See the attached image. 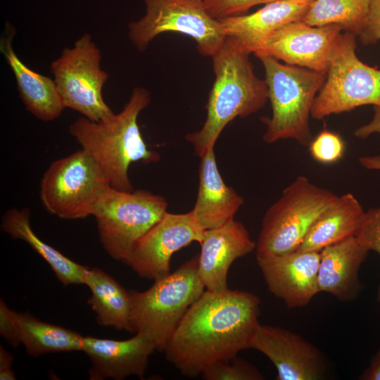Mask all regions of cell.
I'll return each mask as SVG.
<instances>
[{"instance_id": "cell-1", "label": "cell", "mask_w": 380, "mask_h": 380, "mask_svg": "<svg viewBox=\"0 0 380 380\" xmlns=\"http://www.w3.org/2000/svg\"><path fill=\"white\" fill-rule=\"evenodd\" d=\"M260 299L250 292L204 291L189 307L165 350L184 376L196 378L217 361L251 348L260 324Z\"/></svg>"}, {"instance_id": "cell-2", "label": "cell", "mask_w": 380, "mask_h": 380, "mask_svg": "<svg viewBox=\"0 0 380 380\" xmlns=\"http://www.w3.org/2000/svg\"><path fill=\"white\" fill-rule=\"evenodd\" d=\"M249 55L236 41L227 37L212 57L215 81L205 106L206 119L198 131L185 136L199 158L214 148L228 123L259 110L268 99L265 80L255 74Z\"/></svg>"}, {"instance_id": "cell-3", "label": "cell", "mask_w": 380, "mask_h": 380, "mask_svg": "<svg viewBox=\"0 0 380 380\" xmlns=\"http://www.w3.org/2000/svg\"><path fill=\"white\" fill-rule=\"evenodd\" d=\"M150 101L149 91L137 87L119 113L99 122L82 116L69 127L70 135L96 161L115 189L133 191L128 175L131 163L160 160L157 152L148 148L138 125L139 115Z\"/></svg>"}, {"instance_id": "cell-4", "label": "cell", "mask_w": 380, "mask_h": 380, "mask_svg": "<svg viewBox=\"0 0 380 380\" xmlns=\"http://www.w3.org/2000/svg\"><path fill=\"white\" fill-rule=\"evenodd\" d=\"M265 72L272 114L264 120V141L272 144L293 139L303 146L312 141L309 119L315 99L322 88L325 72L286 63L267 55L257 56Z\"/></svg>"}, {"instance_id": "cell-5", "label": "cell", "mask_w": 380, "mask_h": 380, "mask_svg": "<svg viewBox=\"0 0 380 380\" xmlns=\"http://www.w3.org/2000/svg\"><path fill=\"white\" fill-rule=\"evenodd\" d=\"M198 264V255L147 290L129 291L132 332L148 338L156 350L165 351L187 310L204 292Z\"/></svg>"}, {"instance_id": "cell-6", "label": "cell", "mask_w": 380, "mask_h": 380, "mask_svg": "<svg viewBox=\"0 0 380 380\" xmlns=\"http://www.w3.org/2000/svg\"><path fill=\"white\" fill-rule=\"evenodd\" d=\"M337 196L305 176L297 177L266 211L256 243V255L296 251Z\"/></svg>"}, {"instance_id": "cell-7", "label": "cell", "mask_w": 380, "mask_h": 380, "mask_svg": "<svg viewBox=\"0 0 380 380\" xmlns=\"http://www.w3.org/2000/svg\"><path fill=\"white\" fill-rule=\"evenodd\" d=\"M110 182L93 157L81 148L52 162L40 182L39 197L47 212L65 220L93 215Z\"/></svg>"}, {"instance_id": "cell-8", "label": "cell", "mask_w": 380, "mask_h": 380, "mask_svg": "<svg viewBox=\"0 0 380 380\" xmlns=\"http://www.w3.org/2000/svg\"><path fill=\"white\" fill-rule=\"evenodd\" d=\"M167 208L163 196L148 191L109 188L93 214L103 248L113 259L127 265L138 241L162 219Z\"/></svg>"}, {"instance_id": "cell-9", "label": "cell", "mask_w": 380, "mask_h": 380, "mask_svg": "<svg viewBox=\"0 0 380 380\" xmlns=\"http://www.w3.org/2000/svg\"><path fill=\"white\" fill-rule=\"evenodd\" d=\"M356 35L345 31L335 44L325 81L311 116L317 120L365 105L380 106V69L357 56Z\"/></svg>"}, {"instance_id": "cell-10", "label": "cell", "mask_w": 380, "mask_h": 380, "mask_svg": "<svg viewBox=\"0 0 380 380\" xmlns=\"http://www.w3.org/2000/svg\"><path fill=\"white\" fill-rule=\"evenodd\" d=\"M101 53L89 34L65 48L50 70L65 108L95 122L115 113L105 102L102 89L108 75L101 68Z\"/></svg>"}, {"instance_id": "cell-11", "label": "cell", "mask_w": 380, "mask_h": 380, "mask_svg": "<svg viewBox=\"0 0 380 380\" xmlns=\"http://www.w3.org/2000/svg\"><path fill=\"white\" fill-rule=\"evenodd\" d=\"M146 14L128 25V36L140 51L164 32L191 37L199 53L213 57L227 38L221 22L211 17L201 0H144Z\"/></svg>"}, {"instance_id": "cell-12", "label": "cell", "mask_w": 380, "mask_h": 380, "mask_svg": "<svg viewBox=\"0 0 380 380\" xmlns=\"http://www.w3.org/2000/svg\"><path fill=\"white\" fill-rule=\"evenodd\" d=\"M204 232L189 212H167L138 241L127 265L141 277L160 279L170 273L172 255L193 242L201 243Z\"/></svg>"}, {"instance_id": "cell-13", "label": "cell", "mask_w": 380, "mask_h": 380, "mask_svg": "<svg viewBox=\"0 0 380 380\" xmlns=\"http://www.w3.org/2000/svg\"><path fill=\"white\" fill-rule=\"evenodd\" d=\"M343 30L336 24L312 26L303 20L291 22L271 34L255 55L270 56L286 64L327 73Z\"/></svg>"}, {"instance_id": "cell-14", "label": "cell", "mask_w": 380, "mask_h": 380, "mask_svg": "<svg viewBox=\"0 0 380 380\" xmlns=\"http://www.w3.org/2000/svg\"><path fill=\"white\" fill-rule=\"evenodd\" d=\"M251 348L273 363L277 380H319L326 376L327 364L321 351L282 327L260 324Z\"/></svg>"}, {"instance_id": "cell-15", "label": "cell", "mask_w": 380, "mask_h": 380, "mask_svg": "<svg viewBox=\"0 0 380 380\" xmlns=\"http://www.w3.org/2000/svg\"><path fill=\"white\" fill-rule=\"evenodd\" d=\"M320 251L256 255L269 291L289 308L307 305L319 292L317 278Z\"/></svg>"}, {"instance_id": "cell-16", "label": "cell", "mask_w": 380, "mask_h": 380, "mask_svg": "<svg viewBox=\"0 0 380 380\" xmlns=\"http://www.w3.org/2000/svg\"><path fill=\"white\" fill-rule=\"evenodd\" d=\"M198 255V274L207 291L222 292L229 289L227 274L238 258L256 248L244 225L234 220L205 230Z\"/></svg>"}, {"instance_id": "cell-17", "label": "cell", "mask_w": 380, "mask_h": 380, "mask_svg": "<svg viewBox=\"0 0 380 380\" xmlns=\"http://www.w3.org/2000/svg\"><path fill=\"white\" fill-rule=\"evenodd\" d=\"M154 350L153 343L139 333L126 340L83 336L81 349L91 362L90 380H122L132 375L141 379Z\"/></svg>"}, {"instance_id": "cell-18", "label": "cell", "mask_w": 380, "mask_h": 380, "mask_svg": "<svg viewBox=\"0 0 380 380\" xmlns=\"http://www.w3.org/2000/svg\"><path fill=\"white\" fill-rule=\"evenodd\" d=\"M369 251L355 236L321 250L317 278L319 292L331 294L341 301L355 300L363 289L359 272Z\"/></svg>"}, {"instance_id": "cell-19", "label": "cell", "mask_w": 380, "mask_h": 380, "mask_svg": "<svg viewBox=\"0 0 380 380\" xmlns=\"http://www.w3.org/2000/svg\"><path fill=\"white\" fill-rule=\"evenodd\" d=\"M310 4L276 0L251 14L219 20L227 37L236 41L250 53H257L269 37L283 25L302 20Z\"/></svg>"}, {"instance_id": "cell-20", "label": "cell", "mask_w": 380, "mask_h": 380, "mask_svg": "<svg viewBox=\"0 0 380 380\" xmlns=\"http://www.w3.org/2000/svg\"><path fill=\"white\" fill-rule=\"evenodd\" d=\"M201 159L197 198L189 213L198 224L207 230L234 220L243 199L224 182L216 163L214 148L209 149Z\"/></svg>"}, {"instance_id": "cell-21", "label": "cell", "mask_w": 380, "mask_h": 380, "mask_svg": "<svg viewBox=\"0 0 380 380\" xmlns=\"http://www.w3.org/2000/svg\"><path fill=\"white\" fill-rule=\"evenodd\" d=\"M6 28V37L1 40V51L13 72L26 110L44 122L57 119L65 108L54 80L32 70L20 59L12 45L14 30L11 25Z\"/></svg>"}, {"instance_id": "cell-22", "label": "cell", "mask_w": 380, "mask_h": 380, "mask_svg": "<svg viewBox=\"0 0 380 380\" xmlns=\"http://www.w3.org/2000/svg\"><path fill=\"white\" fill-rule=\"evenodd\" d=\"M365 211L351 193L338 196L313 224L296 251H320L355 236Z\"/></svg>"}, {"instance_id": "cell-23", "label": "cell", "mask_w": 380, "mask_h": 380, "mask_svg": "<svg viewBox=\"0 0 380 380\" xmlns=\"http://www.w3.org/2000/svg\"><path fill=\"white\" fill-rule=\"evenodd\" d=\"M1 229L11 238L26 242L48 263L64 286L84 284L89 267L75 262L42 241L31 227L28 208L6 210L1 220Z\"/></svg>"}, {"instance_id": "cell-24", "label": "cell", "mask_w": 380, "mask_h": 380, "mask_svg": "<svg viewBox=\"0 0 380 380\" xmlns=\"http://www.w3.org/2000/svg\"><path fill=\"white\" fill-rule=\"evenodd\" d=\"M84 284L91 291L87 303L96 313V322L132 332L129 291L99 267L89 268Z\"/></svg>"}, {"instance_id": "cell-25", "label": "cell", "mask_w": 380, "mask_h": 380, "mask_svg": "<svg viewBox=\"0 0 380 380\" xmlns=\"http://www.w3.org/2000/svg\"><path fill=\"white\" fill-rule=\"evenodd\" d=\"M20 343L27 355L37 357L51 353L78 351L82 337L61 326L38 319L27 312H18Z\"/></svg>"}, {"instance_id": "cell-26", "label": "cell", "mask_w": 380, "mask_h": 380, "mask_svg": "<svg viewBox=\"0 0 380 380\" xmlns=\"http://www.w3.org/2000/svg\"><path fill=\"white\" fill-rule=\"evenodd\" d=\"M369 0H314L302 20L312 26L336 24L358 36L366 21Z\"/></svg>"}, {"instance_id": "cell-27", "label": "cell", "mask_w": 380, "mask_h": 380, "mask_svg": "<svg viewBox=\"0 0 380 380\" xmlns=\"http://www.w3.org/2000/svg\"><path fill=\"white\" fill-rule=\"evenodd\" d=\"M229 361H217L206 366L201 375L205 380H262L263 375L247 361L235 357Z\"/></svg>"}, {"instance_id": "cell-28", "label": "cell", "mask_w": 380, "mask_h": 380, "mask_svg": "<svg viewBox=\"0 0 380 380\" xmlns=\"http://www.w3.org/2000/svg\"><path fill=\"white\" fill-rule=\"evenodd\" d=\"M308 146L314 160L322 164L339 161L345 152V144L340 135L327 129L319 132Z\"/></svg>"}, {"instance_id": "cell-29", "label": "cell", "mask_w": 380, "mask_h": 380, "mask_svg": "<svg viewBox=\"0 0 380 380\" xmlns=\"http://www.w3.org/2000/svg\"><path fill=\"white\" fill-rule=\"evenodd\" d=\"M355 236L369 251H374L380 255V206L372 208L365 213ZM376 299L380 303V286Z\"/></svg>"}, {"instance_id": "cell-30", "label": "cell", "mask_w": 380, "mask_h": 380, "mask_svg": "<svg viewBox=\"0 0 380 380\" xmlns=\"http://www.w3.org/2000/svg\"><path fill=\"white\" fill-rule=\"evenodd\" d=\"M208 13L215 19L242 15L251 7L271 0H201Z\"/></svg>"}, {"instance_id": "cell-31", "label": "cell", "mask_w": 380, "mask_h": 380, "mask_svg": "<svg viewBox=\"0 0 380 380\" xmlns=\"http://www.w3.org/2000/svg\"><path fill=\"white\" fill-rule=\"evenodd\" d=\"M0 334L14 348L21 344L18 312L0 300Z\"/></svg>"}, {"instance_id": "cell-32", "label": "cell", "mask_w": 380, "mask_h": 380, "mask_svg": "<svg viewBox=\"0 0 380 380\" xmlns=\"http://www.w3.org/2000/svg\"><path fill=\"white\" fill-rule=\"evenodd\" d=\"M358 37L365 45L375 44L380 39V0H369L366 21Z\"/></svg>"}, {"instance_id": "cell-33", "label": "cell", "mask_w": 380, "mask_h": 380, "mask_svg": "<svg viewBox=\"0 0 380 380\" xmlns=\"http://www.w3.org/2000/svg\"><path fill=\"white\" fill-rule=\"evenodd\" d=\"M380 134V106H374V115L367 123L358 127L353 133L356 137L365 139L373 134Z\"/></svg>"}, {"instance_id": "cell-34", "label": "cell", "mask_w": 380, "mask_h": 380, "mask_svg": "<svg viewBox=\"0 0 380 380\" xmlns=\"http://www.w3.org/2000/svg\"><path fill=\"white\" fill-rule=\"evenodd\" d=\"M13 357L4 348L0 346V379H16L14 372L11 369Z\"/></svg>"}, {"instance_id": "cell-35", "label": "cell", "mask_w": 380, "mask_h": 380, "mask_svg": "<svg viewBox=\"0 0 380 380\" xmlns=\"http://www.w3.org/2000/svg\"><path fill=\"white\" fill-rule=\"evenodd\" d=\"M360 380H380V347L372 357L368 367L362 372Z\"/></svg>"}, {"instance_id": "cell-36", "label": "cell", "mask_w": 380, "mask_h": 380, "mask_svg": "<svg viewBox=\"0 0 380 380\" xmlns=\"http://www.w3.org/2000/svg\"><path fill=\"white\" fill-rule=\"evenodd\" d=\"M358 161L367 170H380V155L361 156Z\"/></svg>"}, {"instance_id": "cell-37", "label": "cell", "mask_w": 380, "mask_h": 380, "mask_svg": "<svg viewBox=\"0 0 380 380\" xmlns=\"http://www.w3.org/2000/svg\"><path fill=\"white\" fill-rule=\"evenodd\" d=\"M276 1V0H271V1ZM289 1H295L310 4L314 0H289Z\"/></svg>"}]
</instances>
